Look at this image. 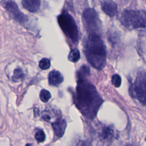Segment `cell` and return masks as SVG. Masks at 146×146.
I'll return each instance as SVG.
<instances>
[{
  "mask_svg": "<svg viewBox=\"0 0 146 146\" xmlns=\"http://www.w3.org/2000/svg\"><path fill=\"white\" fill-rule=\"evenodd\" d=\"M130 91L133 96L140 103L146 104V71L138 73Z\"/></svg>",
  "mask_w": 146,
  "mask_h": 146,
  "instance_id": "cell-6",
  "label": "cell"
},
{
  "mask_svg": "<svg viewBox=\"0 0 146 146\" xmlns=\"http://www.w3.org/2000/svg\"><path fill=\"white\" fill-rule=\"evenodd\" d=\"M76 146H91V144L88 141H82L79 142Z\"/></svg>",
  "mask_w": 146,
  "mask_h": 146,
  "instance_id": "cell-22",
  "label": "cell"
},
{
  "mask_svg": "<svg viewBox=\"0 0 146 146\" xmlns=\"http://www.w3.org/2000/svg\"><path fill=\"white\" fill-rule=\"evenodd\" d=\"M68 59L72 62H78L80 59V52L79 50L76 48H74L71 50L68 54Z\"/></svg>",
  "mask_w": 146,
  "mask_h": 146,
  "instance_id": "cell-15",
  "label": "cell"
},
{
  "mask_svg": "<svg viewBox=\"0 0 146 146\" xmlns=\"http://www.w3.org/2000/svg\"><path fill=\"white\" fill-rule=\"evenodd\" d=\"M102 11L110 17H113L117 14V5L113 0H106L101 5Z\"/></svg>",
  "mask_w": 146,
  "mask_h": 146,
  "instance_id": "cell-8",
  "label": "cell"
},
{
  "mask_svg": "<svg viewBox=\"0 0 146 146\" xmlns=\"http://www.w3.org/2000/svg\"><path fill=\"white\" fill-rule=\"evenodd\" d=\"M39 97L40 100L43 102H47L49 99L51 98V94L49 91L46 90H41L39 95Z\"/></svg>",
  "mask_w": 146,
  "mask_h": 146,
  "instance_id": "cell-17",
  "label": "cell"
},
{
  "mask_svg": "<svg viewBox=\"0 0 146 146\" xmlns=\"http://www.w3.org/2000/svg\"><path fill=\"white\" fill-rule=\"evenodd\" d=\"M45 138H46L45 134L44 132L42 130L38 131L35 135V139L38 142H43V141H44Z\"/></svg>",
  "mask_w": 146,
  "mask_h": 146,
  "instance_id": "cell-20",
  "label": "cell"
},
{
  "mask_svg": "<svg viewBox=\"0 0 146 146\" xmlns=\"http://www.w3.org/2000/svg\"><path fill=\"white\" fill-rule=\"evenodd\" d=\"M125 146H133L132 145H131V144H128V145H126Z\"/></svg>",
  "mask_w": 146,
  "mask_h": 146,
  "instance_id": "cell-24",
  "label": "cell"
},
{
  "mask_svg": "<svg viewBox=\"0 0 146 146\" xmlns=\"http://www.w3.org/2000/svg\"><path fill=\"white\" fill-rule=\"evenodd\" d=\"M112 83L113 85L116 87H119L121 83V77L118 74H115L112 77Z\"/></svg>",
  "mask_w": 146,
  "mask_h": 146,
  "instance_id": "cell-19",
  "label": "cell"
},
{
  "mask_svg": "<svg viewBox=\"0 0 146 146\" xmlns=\"http://www.w3.org/2000/svg\"><path fill=\"white\" fill-rule=\"evenodd\" d=\"M113 135V131L110 127H104L99 133V137L104 140H111Z\"/></svg>",
  "mask_w": 146,
  "mask_h": 146,
  "instance_id": "cell-12",
  "label": "cell"
},
{
  "mask_svg": "<svg viewBox=\"0 0 146 146\" xmlns=\"http://www.w3.org/2000/svg\"><path fill=\"white\" fill-rule=\"evenodd\" d=\"M25 146H31V144H27Z\"/></svg>",
  "mask_w": 146,
  "mask_h": 146,
  "instance_id": "cell-23",
  "label": "cell"
},
{
  "mask_svg": "<svg viewBox=\"0 0 146 146\" xmlns=\"http://www.w3.org/2000/svg\"><path fill=\"white\" fill-rule=\"evenodd\" d=\"M58 22L66 35L74 43L79 40V32L76 23L67 11H63L58 17Z\"/></svg>",
  "mask_w": 146,
  "mask_h": 146,
  "instance_id": "cell-4",
  "label": "cell"
},
{
  "mask_svg": "<svg viewBox=\"0 0 146 146\" xmlns=\"http://www.w3.org/2000/svg\"><path fill=\"white\" fill-rule=\"evenodd\" d=\"M121 24L129 30L146 27V11L143 10H125L120 17Z\"/></svg>",
  "mask_w": 146,
  "mask_h": 146,
  "instance_id": "cell-3",
  "label": "cell"
},
{
  "mask_svg": "<svg viewBox=\"0 0 146 146\" xmlns=\"http://www.w3.org/2000/svg\"><path fill=\"white\" fill-rule=\"evenodd\" d=\"M5 7L9 16L15 21L23 23L27 21V17L19 9L17 4L13 1H9L5 3Z\"/></svg>",
  "mask_w": 146,
  "mask_h": 146,
  "instance_id": "cell-7",
  "label": "cell"
},
{
  "mask_svg": "<svg viewBox=\"0 0 146 146\" xmlns=\"http://www.w3.org/2000/svg\"><path fill=\"white\" fill-rule=\"evenodd\" d=\"M42 117L43 120H44L46 121H49L51 120V116L49 113L47 111H44L42 115Z\"/></svg>",
  "mask_w": 146,
  "mask_h": 146,
  "instance_id": "cell-21",
  "label": "cell"
},
{
  "mask_svg": "<svg viewBox=\"0 0 146 146\" xmlns=\"http://www.w3.org/2000/svg\"><path fill=\"white\" fill-rule=\"evenodd\" d=\"M75 100L81 112L90 119L96 116L102 103L95 87L86 80H78Z\"/></svg>",
  "mask_w": 146,
  "mask_h": 146,
  "instance_id": "cell-1",
  "label": "cell"
},
{
  "mask_svg": "<svg viewBox=\"0 0 146 146\" xmlns=\"http://www.w3.org/2000/svg\"><path fill=\"white\" fill-rule=\"evenodd\" d=\"M39 67L42 70H47L50 67V61L47 58L42 59L39 63Z\"/></svg>",
  "mask_w": 146,
  "mask_h": 146,
  "instance_id": "cell-18",
  "label": "cell"
},
{
  "mask_svg": "<svg viewBox=\"0 0 146 146\" xmlns=\"http://www.w3.org/2000/svg\"><path fill=\"white\" fill-rule=\"evenodd\" d=\"M66 122L64 119H58L53 123H52V127L53 128L55 134L59 137H62L66 128Z\"/></svg>",
  "mask_w": 146,
  "mask_h": 146,
  "instance_id": "cell-9",
  "label": "cell"
},
{
  "mask_svg": "<svg viewBox=\"0 0 146 146\" xmlns=\"http://www.w3.org/2000/svg\"><path fill=\"white\" fill-rule=\"evenodd\" d=\"M22 5L29 11L35 13L40 6V0H22Z\"/></svg>",
  "mask_w": 146,
  "mask_h": 146,
  "instance_id": "cell-10",
  "label": "cell"
},
{
  "mask_svg": "<svg viewBox=\"0 0 146 146\" xmlns=\"http://www.w3.org/2000/svg\"><path fill=\"white\" fill-rule=\"evenodd\" d=\"M24 73L21 68H18L14 70L12 79L14 82H17L23 79L24 78Z\"/></svg>",
  "mask_w": 146,
  "mask_h": 146,
  "instance_id": "cell-16",
  "label": "cell"
},
{
  "mask_svg": "<svg viewBox=\"0 0 146 146\" xmlns=\"http://www.w3.org/2000/svg\"><path fill=\"white\" fill-rule=\"evenodd\" d=\"M82 20L84 27L89 34H100L102 23L95 9L92 8L86 9L83 12Z\"/></svg>",
  "mask_w": 146,
  "mask_h": 146,
  "instance_id": "cell-5",
  "label": "cell"
},
{
  "mask_svg": "<svg viewBox=\"0 0 146 146\" xmlns=\"http://www.w3.org/2000/svg\"><path fill=\"white\" fill-rule=\"evenodd\" d=\"M90 68L86 66H82L78 72V77L79 80H86V78L90 75Z\"/></svg>",
  "mask_w": 146,
  "mask_h": 146,
  "instance_id": "cell-14",
  "label": "cell"
},
{
  "mask_svg": "<svg viewBox=\"0 0 146 146\" xmlns=\"http://www.w3.org/2000/svg\"><path fill=\"white\" fill-rule=\"evenodd\" d=\"M63 80L61 74L58 71H52L48 75V83L50 85L54 86H59Z\"/></svg>",
  "mask_w": 146,
  "mask_h": 146,
  "instance_id": "cell-11",
  "label": "cell"
},
{
  "mask_svg": "<svg viewBox=\"0 0 146 146\" xmlns=\"http://www.w3.org/2000/svg\"><path fill=\"white\" fill-rule=\"evenodd\" d=\"M107 39L108 42L112 44H116L120 40V35L119 33L116 31H108L107 35Z\"/></svg>",
  "mask_w": 146,
  "mask_h": 146,
  "instance_id": "cell-13",
  "label": "cell"
},
{
  "mask_svg": "<svg viewBox=\"0 0 146 146\" xmlns=\"http://www.w3.org/2000/svg\"><path fill=\"white\" fill-rule=\"evenodd\" d=\"M84 54L88 63L98 70L102 69L106 61V49L100 35L89 34L84 47Z\"/></svg>",
  "mask_w": 146,
  "mask_h": 146,
  "instance_id": "cell-2",
  "label": "cell"
}]
</instances>
